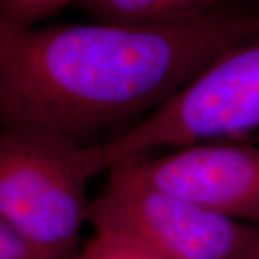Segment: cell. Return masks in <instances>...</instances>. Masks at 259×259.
Here are the masks:
<instances>
[{
    "label": "cell",
    "mask_w": 259,
    "mask_h": 259,
    "mask_svg": "<svg viewBox=\"0 0 259 259\" xmlns=\"http://www.w3.org/2000/svg\"><path fill=\"white\" fill-rule=\"evenodd\" d=\"M88 204L94 231L128 235L167 259H248L258 229L144 183L127 164Z\"/></svg>",
    "instance_id": "cell-3"
},
{
    "label": "cell",
    "mask_w": 259,
    "mask_h": 259,
    "mask_svg": "<svg viewBox=\"0 0 259 259\" xmlns=\"http://www.w3.org/2000/svg\"><path fill=\"white\" fill-rule=\"evenodd\" d=\"M248 259H259V229L258 233H256V238H255V242L252 245V249H250Z\"/></svg>",
    "instance_id": "cell-9"
},
{
    "label": "cell",
    "mask_w": 259,
    "mask_h": 259,
    "mask_svg": "<svg viewBox=\"0 0 259 259\" xmlns=\"http://www.w3.org/2000/svg\"><path fill=\"white\" fill-rule=\"evenodd\" d=\"M122 163L160 190L239 222H259V147L212 141Z\"/></svg>",
    "instance_id": "cell-4"
},
{
    "label": "cell",
    "mask_w": 259,
    "mask_h": 259,
    "mask_svg": "<svg viewBox=\"0 0 259 259\" xmlns=\"http://www.w3.org/2000/svg\"><path fill=\"white\" fill-rule=\"evenodd\" d=\"M222 0H83L82 8L97 20L150 23L203 15Z\"/></svg>",
    "instance_id": "cell-5"
},
{
    "label": "cell",
    "mask_w": 259,
    "mask_h": 259,
    "mask_svg": "<svg viewBox=\"0 0 259 259\" xmlns=\"http://www.w3.org/2000/svg\"><path fill=\"white\" fill-rule=\"evenodd\" d=\"M259 39V15L20 26L0 18V128L88 137L147 115L214 58Z\"/></svg>",
    "instance_id": "cell-1"
},
{
    "label": "cell",
    "mask_w": 259,
    "mask_h": 259,
    "mask_svg": "<svg viewBox=\"0 0 259 259\" xmlns=\"http://www.w3.org/2000/svg\"><path fill=\"white\" fill-rule=\"evenodd\" d=\"M71 259H167L137 239L112 231H94Z\"/></svg>",
    "instance_id": "cell-6"
},
{
    "label": "cell",
    "mask_w": 259,
    "mask_h": 259,
    "mask_svg": "<svg viewBox=\"0 0 259 259\" xmlns=\"http://www.w3.org/2000/svg\"><path fill=\"white\" fill-rule=\"evenodd\" d=\"M0 259H54L0 219Z\"/></svg>",
    "instance_id": "cell-8"
},
{
    "label": "cell",
    "mask_w": 259,
    "mask_h": 259,
    "mask_svg": "<svg viewBox=\"0 0 259 259\" xmlns=\"http://www.w3.org/2000/svg\"><path fill=\"white\" fill-rule=\"evenodd\" d=\"M83 0H0V18L20 26H36L71 3Z\"/></svg>",
    "instance_id": "cell-7"
},
{
    "label": "cell",
    "mask_w": 259,
    "mask_h": 259,
    "mask_svg": "<svg viewBox=\"0 0 259 259\" xmlns=\"http://www.w3.org/2000/svg\"><path fill=\"white\" fill-rule=\"evenodd\" d=\"M85 143L55 130L0 128V219L54 259H71L93 179Z\"/></svg>",
    "instance_id": "cell-2"
}]
</instances>
